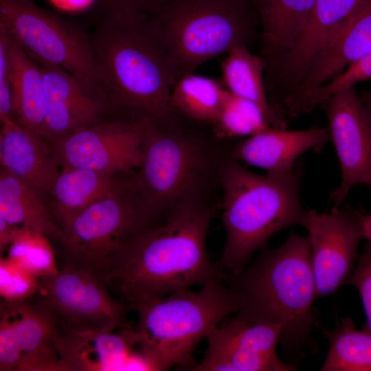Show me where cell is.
Returning <instances> with one entry per match:
<instances>
[{
    "label": "cell",
    "mask_w": 371,
    "mask_h": 371,
    "mask_svg": "<svg viewBox=\"0 0 371 371\" xmlns=\"http://www.w3.org/2000/svg\"><path fill=\"white\" fill-rule=\"evenodd\" d=\"M0 32L6 40L14 119L43 141L47 100L41 69L5 30Z\"/></svg>",
    "instance_id": "23"
},
{
    "label": "cell",
    "mask_w": 371,
    "mask_h": 371,
    "mask_svg": "<svg viewBox=\"0 0 371 371\" xmlns=\"http://www.w3.org/2000/svg\"><path fill=\"white\" fill-rule=\"evenodd\" d=\"M225 279L212 280L199 291L183 289L131 306L138 315V345L155 370H191L198 344L240 309V298Z\"/></svg>",
    "instance_id": "6"
},
{
    "label": "cell",
    "mask_w": 371,
    "mask_h": 371,
    "mask_svg": "<svg viewBox=\"0 0 371 371\" xmlns=\"http://www.w3.org/2000/svg\"><path fill=\"white\" fill-rule=\"evenodd\" d=\"M15 322L21 357L16 371H67L56 348L59 333L54 317L40 303L1 302Z\"/></svg>",
    "instance_id": "21"
},
{
    "label": "cell",
    "mask_w": 371,
    "mask_h": 371,
    "mask_svg": "<svg viewBox=\"0 0 371 371\" xmlns=\"http://www.w3.org/2000/svg\"><path fill=\"white\" fill-rule=\"evenodd\" d=\"M213 214L201 201L137 234L117 255L107 286L131 306L227 277L210 261L206 251Z\"/></svg>",
    "instance_id": "1"
},
{
    "label": "cell",
    "mask_w": 371,
    "mask_h": 371,
    "mask_svg": "<svg viewBox=\"0 0 371 371\" xmlns=\"http://www.w3.org/2000/svg\"><path fill=\"white\" fill-rule=\"evenodd\" d=\"M0 28L34 61L60 67L105 101L90 36L80 27L32 0H0Z\"/></svg>",
    "instance_id": "9"
},
{
    "label": "cell",
    "mask_w": 371,
    "mask_h": 371,
    "mask_svg": "<svg viewBox=\"0 0 371 371\" xmlns=\"http://www.w3.org/2000/svg\"><path fill=\"white\" fill-rule=\"evenodd\" d=\"M227 90L218 80L194 73L181 76L172 91L175 109L194 120L214 124Z\"/></svg>",
    "instance_id": "27"
},
{
    "label": "cell",
    "mask_w": 371,
    "mask_h": 371,
    "mask_svg": "<svg viewBox=\"0 0 371 371\" xmlns=\"http://www.w3.org/2000/svg\"><path fill=\"white\" fill-rule=\"evenodd\" d=\"M358 291L366 317V328L371 332V247L368 245L358 256L357 266L348 280Z\"/></svg>",
    "instance_id": "34"
},
{
    "label": "cell",
    "mask_w": 371,
    "mask_h": 371,
    "mask_svg": "<svg viewBox=\"0 0 371 371\" xmlns=\"http://www.w3.org/2000/svg\"><path fill=\"white\" fill-rule=\"evenodd\" d=\"M38 64L46 93L43 139L49 144L111 113L108 104L90 92L75 76L60 67Z\"/></svg>",
    "instance_id": "15"
},
{
    "label": "cell",
    "mask_w": 371,
    "mask_h": 371,
    "mask_svg": "<svg viewBox=\"0 0 371 371\" xmlns=\"http://www.w3.org/2000/svg\"><path fill=\"white\" fill-rule=\"evenodd\" d=\"M0 120L1 168L45 197L50 196L60 168L49 145L14 117Z\"/></svg>",
    "instance_id": "20"
},
{
    "label": "cell",
    "mask_w": 371,
    "mask_h": 371,
    "mask_svg": "<svg viewBox=\"0 0 371 371\" xmlns=\"http://www.w3.org/2000/svg\"><path fill=\"white\" fill-rule=\"evenodd\" d=\"M0 219L43 234L61 244L65 239L63 229L46 197L2 168Z\"/></svg>",
    "instance_id": "24"
},
{
    "label": "cell",
    "mask_w": 371,
    "mask_h": 371,
    "mask_svg": "<svg viewBox=\"0 0 371 371\" xmlns=\"http://www.w3.org/2000/svg\"><path fill=\"white\" fill-rule=\"evenodd\" d=\"M113 113L49 144L59 167L131 175L143 159V142L153 122Z\"/></svg>",
    "instance_id": "10"
},
{
    "label": "cell",
    "mask_w": 371,
    "mask_h": 371,
    "mask_svg": "<svg viewBox=\"0 0 371 371\" xmlns=\"http://www.w3.org/2000/svg\"><path fill=\"white\" fill-rule=\"evenodd\" d=\"M229 286L242 302L238 314L280 325L284 348L315 347L311 333L317 318L313 304L317 297L308 235L291 232L281 246H263L256 260L232 274Z\"/></svg>",
    "instance_id": "3"
},
{
    "label": "cell",
    "mask_w": 371,
    "mask_h": 371,
    "mask_svg": "<svg viewBox=\"0 0 371 371\" xmlns=\"http://www.w3.org/2000/svg\"><path fill=\"white\" fill-rule=\"evenodd\" d=\"M308 232L317 297L335 293L347 284L364 239L361 212L333 207L330 213L308 210L303 226Z\"/></svg>",
    "instance_id": "13"
},
{
    "label": "cell",
    "mask_w": 371,
    "mask_h": 371,
    "mask_svg": "<svg viewBox=\"0 0 371 371\" xmlns=\"http://www.w3.org/2000/svg\"><path fill=\"white\" fill-rule=\"evenodd\" d=\"M316 0H251L260 25L266 61L286 52L304 29Z\"/></svg>",
    "instance_id": "25"
},
{
    "label": "cell",
    "mask_w": 371,
    "mask_h": 371,
    "mask_svg": "<svg viewBox=\"0 0 371 371\" xmlns=\"http://www.w3.org/2000/svg\"><path fill=\"white\" fill-rule=\"evenodd\" d=\"M162 219L144 203L131 181L128 188L87 207L64 230L63 264L87 271L106 284L125 244Z\"/></svg>",
    "instance_id": "8"
},
{
    "label": "cell",
    "mask_w": 371,
    "mask_h": 371,
    "mask_svg": "<svg viewBox=\"0 0 371 371\" xmlns=\"http://www.w3.org/2000/svg\"><path fill=\"white\" fill-rule=\"evenodd\" d=\"M21 350L14 318L8 308L0 305V370L16 371Z\"/></svg>",
    "instance_id": "33"
},
{
    "label": "cell",
    "mask_w": 371,
    "mask_h": 371,
    "mask_svg": "<svg viewBox=\"0 0 371 371\" xmlns=\"http://www.w3.org/2000/svg\"><path fill=\"white\" fill-rule=\"evenodd\" d=\"M322 106L341 172V183L330 195L339 206L355 186L371 188V128L354 87L334 93Z\"/></svg>",
    "instance_id": "14"
},
{
    "label": "cell",
    "mask_w": 371,
    "mask_h": 371,
    "mask_svg": "<svg viewBox=\"0 0 371 371\" xmlns=\"http://www.w3.org/2000/svg\"><path fill=\"white\" fill-rule=\"evenodd\" d=\"M371 78V52L348 65L341 73L324 85L316 88L311 94L313 101L323 104L334 93Z\"/></svg>",
    "instance_id": "32"
},
{
    "label": "cell",
    "mask_w": 371,
    "mask_h": 371,
    "mask_svg": "<svg viewBox=\"0 0 371 371\" xmlns=\"http://www.w3.org/2000/svg\"><path fill=\"white\" fill-rule=\"evenodd\" d=\"M266 66L262 56L251 54L246 46H235L221 63L223 85L230 93L255 103L269 126L286 128L287 122L269 102L264 79Z\"/></svg>",
    "instance_id": "26"
},
{
    "label": "cell",
    "mask_w": 371,
    "mask_h": 371,
    "mask_svg": "<svg viewBox=\"0 0 371 371\" xmlns=\"http://www.w3.org/2000/svg\"><path fill=\"white\" fill-rule=\"evenodd\" d=\"M131 186L130 175H116L82 168H62L51 192V203L64 230L87 207Z\"/></svg>",
    "instance_id": "22"
},
{
    "label": "cell",
    "mask_w": 371,
    "mask_h": 371,
    "mask_svg": "<svg viewBox=\"0 0 371 371\" xmlns=\"http://www.w3.org/2000/svg\"><path fill=\"white\" fill-rule=\"evenodd\" d=\"M361 222L364 238L368 240L371 247V213L363 214L361 212Z\"/></svg>",
    "instance_id": "40"
},
{
    "label": "cell",
    "mask_w": 371,
    "mask_h": 371,
    "mask_svg": "<svg viewBox=\"0 0 371 371\" xmlns=\"http://www.w3.org/2000/svg\"><path fill=\"white\" fill-rule=\"evenodd\" d=\"M218 137H250L269 127L254 102L227 91L219 115L213 124Z\"/></svg>",
    "instance_id": "29"
},
{
    "label": "cell",
    "mask_w": 371,
    "mask_h": 371,
    "mask_svg": "<svg viewBox=\"0 0 371 371\" xmlns=\"http://www.w3.org/2000/svg\"><path fill=\"white\" fill-rule=\"evenodd\" d=\"M42 289L41 278L8 257L0 259V295L5 301L27 300Z\"/></svg>",
    "instance_id": "31"
},
{
    "label": "cell",
    "mask_w": 371,
    "mask_h": 371,
    "mask_svg": "<svg viewBox=\"0 0 371 371\" xmlns=\"http://www.w3.org/2000/svg\"><path fill=\"white\" fill-rule=\"evenodd\" d=\"M45 235L22 227L8 257L32 274L44 278L58 271L54 251Z\"/></svg>",
    "instance_id": "30"
},
{
    "label": "cell",
    "mask_w": 371,
    "mask_h": 371,
    "mask_svg": "<svg viewBox=\"0 0 371 371\" xmlns=\"http://www.w3.org/2000/svg\"><path fill=\"white\" fill-rule=\"evenodd\" d=\"M89 36L111 112L179 128L171 95L179 75L144 15H100Z\"/></svg>",
    "instance_id": "2"
},
{
    "label": "cell",
    "mask_w": 371,
    "mask_h": 371,
    "mask_svg": "<svg viewBox=\"0 0 371 371\" xmlns=\"http://www.w3.org/2000/svg\"><path fill=\"white\" fill-rule=\"evenodd\" d=\"M323 371H371V332L358 330L350 318H340L333 330Z\"/></svg>",
    "instance_id": "28"
},
{
    "label": "cell",
    "mask_w": 371,
    "mask_h": 371,
    "mask_svg": "<svg viewBox=\"0 0 371 371\" xmlns=\"http://www.w3.org/2000/svg\"><path fill=\"white\" fill-rule=\"evenodd\" d=\"M282 326L237 313L207 335L208 348L196 371H292L276 354Z\"/></svg>",
    "instance_id": "12"
},
{
    "label": "cell",
    "mask_w": 371,
    "mask_h": 371,
    "mask_svg": "<svg viewBox=\"0 0 371 371\" xmlns=\"http://www.w3.org/2000/svg\"><path fill=\"white\" fill-rule=\"evenodd\" d=\"M368 0H316L309 18L284 54L271 62L275 80L293 91L300 85L315 58L340 27Z\"/></svg>",
    "instance_id": "16"
},
{
    "label": "cell",
    "mask_w": 371,
    "mask_h": 371,
    "mask_svg": "<svg viewBox=\"0 0 371 371\" xmlns=\"http://www.w3.org/2000/svg\"><path fill=\"white\" fill-rule=\"evenodd\" d=\"M58 7L68 10H81L88 7L94 0H51Z\"/></svg>",
    "instance_id": "39"
},
{
    "label": "cell",
    "mask_w": 371,
    "mask_h": 371,
    "mask_svg": "<svg viewBox=\"0 0 371 371\" xmlns=\"http://www.w3.org/2000/svg\"><path fill=\"white\" fill-rule=\"evenodd\" d=\"M140 167L131 174L144 203L164 218L185 206L201 202L214 169L205 143L179 128L153 122L146 133Z\"/></svg>",
    "instance_id": "7"
},
{
    "label": "cell",
    "mask_w": 371,
    "mask_h": 371,
    "mask_svg": "<svg viewBox=\"0 0 371 371\" xmlns=\"http://www.w3.org/2000/svg\"><path fill=\"white\" fill-rule=\"evenodd\" d=\"M144 18L179 78L235 46L249 47L260 24L251 0H153Z\"/></svg>",
    "instance_id": "5"
},
{
    "label": "cell",
    "mask_w": 371,
    "mask_h": 371,
    "mask_svg": "<svg viewBox=\"0 0 371 371\" xmlns=\"http://www.w3.org/2000/svg\"><path fill=\"white\" fill-rule=\"evenodd\" d=\"M330 140L328 128L302 131L268 127L238 142L232 157L265 170L268 175H282L295 168L297 159L312 150L320 152Z\"/></svg>",
    "instance_id": "18"
},
{
    "label": "cell",
    "mask_w": 371,
    "mask_h": 371,
    "mask_svg": "<svg viewBox=\"0 0 371 371\" xmlns=\"http://www.w3.org/2000/svg\"><path fill=\"white\" fill-rule=\"evenodd\" d=\"M14 118L10 63L5 35L0 32V118Z\"/></svg>",
    "instance_id": "35"
},
{
    "label": "cell",
    "mask_w": 371,
    "mask_h": 371,
    "mask_svg": "<svg viewBox=\"0 0 371 371\" xmlns=\"http://www.w3.org/2000/svg\"><path fill=\"white\" fill-rule=\"evenodd\" d=\"M100 15L136 16L144 15L152 0H100Z\"/></svg>",
    "instance_id": "36"
},
{
    "label": "cell",
    "mask_w": 371,
    "mask_h": 371,
    "mask_svg": "<svg viewBox=\"0 0 371 371\" xmlns=\"http://www.w3.org/2000/svg\"><path fill=\"white\" fill-rule=\"evenodd\" d=\"M56 348L67 371H120L138 344L136 329L123 327L117 333L77 330L58 326Z\"/></svg>",
    "instance_id": "19"
},
{
    "label": "cell",
    "mask_w": 371,
    "mask_h": 371,
    "mask_svg": "<svg viewBox=\"0 0 371 371\" xmlns=\"http://www.w3.org/2000/svg\"><path fill=\"white\" fill-rule=\"evenodd\" d=\"M22 227L0 219V254L1 257L17 238Z\"/></svg>",
    "instance_id": "37"
},
{
    "label": "cell",
    "mask_w": 371,
    "mask_h": 371,
    "mask_svg": "<svg viewBox=\"0 0 371 371\" xmlns=\"http://www.w3.org/2000/svg\"><path fill=\"white\" fill-rule=\"evenodd\" d=\"M371 52V0L354 13L333 36L306 71L293 106L303 111L308 96Z\"/></svg>",
    "instance_id": "17"
},
{
    "label": "cell",
    "mask_w": 371,
    "mask_h": 371,
    "mask_svg": "<svg viewBox=\"0 0 371 371\" xmlns=\"http://www.w3.org/2000/svg\"><path fill=\"white\" fill-rule=\"evenodd\" d=\"M301 168L282 175H260L231 157L220 170L227 240L220 267L236 274L277 232L303 227L307 210L300 198Z\"/></svg>",
    "instance_id": "4"
},
{
    "label": "cell",
    "mask_w": 371,
    "mask_h": 371,
    "mask_svg": "<svg viewBox=\"0 0 371 371\" xmlns=\"http://www.w3.org/2000/svg\"><path fill=\"white\" fill-rule=\"evenodd\" d=\"M122 370H155V368L142 352H135L133 350L128 355Z\"/></svg>",
    "instance_id": "38"
},
{
    "label": "cell",
    "mask_w": 371,
    "mask_h": 371,
    "mask_svg": "<svg viewBox=\"0 0 371 371\" xmlns=\"http://www.w3.org/2000/svg\"><path fill=\"white\" fill-rule=\"evenodd\" d=\"M360 96L371 128V92H363Z\"/></svg>",
    "instance_id": "41"
},
{
    "label": "cell",
    "mask_w": 371,
    "mask_h": 371,
    "mask_svg": "<svg viewBox=\"0 0 371 371\" xmlns=\"http://www.w3.org/2000/svg\"><path fill=\"white\" fill-rule=\"evenodd\" d=\"M41 280L39 303L58 326L102 332L129 326L126 314L131 306L113 297L108 286L89 272L63 264Z\"/></svg>",
    "instance_id": "11"
}]
</instances>
